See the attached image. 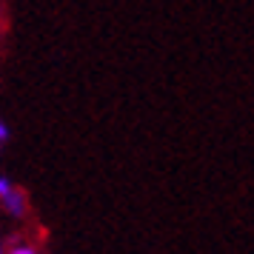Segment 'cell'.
<instances>
[{"instance_id": "6da1fadb", "label": "cell", "mask_w": 254, "mask_h": 254, "mask_svg": "<svg viewBox=\"0 0 254 254\" xmlns=\"http://www.w3.org/2000/svg\"><path fill=\"white\" fill-rule=\"evenodd\" d=\"M0 206L6 208L12 217L20 220V217H26V211H29V200H26V194L20 191V189H17V186H14L12 191H9V194L0 200Z\"/></svg>"}, {"instance_id": "7a4b0ae2", "label": "cell", "mask_w": 254, "mask_h": 254, "mask_svg": "<svg viewBox=\"0 0 254 254\" xmlns=\"http://www.w3.org/2000/svg\"><path fill=\"white\" fill-rule=\"evenodd\" d=\"M9 254H37V249L35 246H29V243H14Z\"/></svg>"}, {"instance_id": "3957f363", "label": "cell", "mask_w": 254, "mask_h": 254, "mask_svg": "<svg viewBox=\"0 0 254 254\" xmlns=\"http://www.w3.org/2000/svg\"><path fill=\"white\" fill-rule=\"evenodd\" d=\"M12 189H14V183L9 180V177H3V174H0V200H3V197L9 194Z\"/></svg>"}, {"instance_id": "277c9868", "label": "cell", "mask_w": 254, "mask_h": 254, "mask_svg": "<svg viewBox=\"0 0 254 254\" xmlns=\"http://www.w3.org/2000/svg\"><path fill=\"white\" fill-rule=\"evenodd\" d=\"M6 140H9V126H6V123L0 120V146H3Z\"/></svg>"}, {"instance_id": "5b68a950", "label": "cell", "mask_w": 254, "mask_h": 254, "mask_svg": "<svg viewBox=\"0 0 254 254\" xmlns=\"http://www.w3.org/2000/svg\"><path fill=\"white\" fill-rule=\"evenodd\" d=\"M0 254H3V246H0Z\"/></svg>"}]
</instances>
